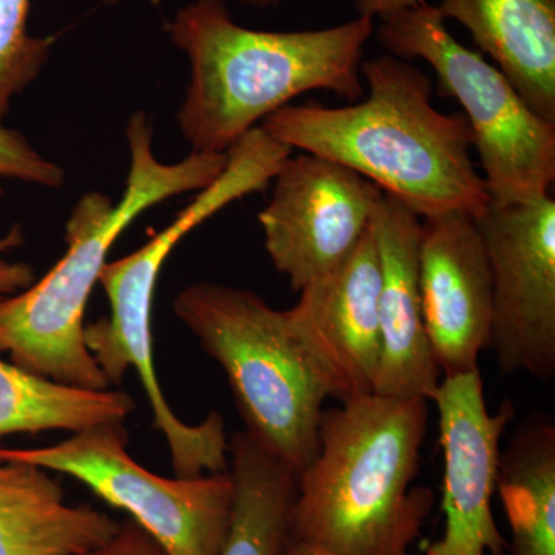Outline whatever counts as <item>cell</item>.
<instances>
[{
	"instance_id": "603a6c76",
	"label": "cell",
	"mask_w": 555,
	"mask_h": 555,
	"mask_svg": "<svg viewBox=\"0 0 555 555\" xmlns=\"http://www.w3.org/2000/svg\"><path fill=\"white\" fill-rule=\"evenodd\" d=\"M89 555H167V553L155 539H152L130 518L120 524L118 534Z\"/></svg>"
},
{
	"instance_id": "44dd1931",
	"label": "cell",
	"mask_w": 555,
	"mask_h": 555,
	"mask_svg": "<svg viewBox=\"0 0 555 555\" xmlns=\"http://www.w3.org/2000/svg\"><path fill=\"white\" fill-rule=\"evenodd\" d=\"M0 177L57 189L64 185L65 170L40 155L24 133L0 126Z\"/></svg>"
},
{
	"instance_id": "7c38bea8",
	"label": "cell",
	"mask_w": 555,
	"mask_h": 555,
	"mask_svg": "<svg viewBox=\"0 0 555 555\" xmlns=\"http://www.w3.org/2000/svg\"><path fill=\"white\" fill-rule=\"evenodd\" d=\"M379 257L374 228L326 276L302 288L288 326L328 398L374 393L379 364Z\"/></svg>"
},
{
	"instance_id": "277c9868",
	"label": "cell",
	"mask_w": 555,
	"mask_h": 555,
	"mask_svg": "<svg viewBox=\"0 0 555 555\" xmlns=\"http://www.w3.org/2000/svg\"><path fill=\"white\" fill-rule=\"evenodd\" d=\"M126 137L130 169L118 203L102 193L83 195L65 224L64 257L40 281L0 301V356L61 385L112 389L86 345V309L120 233L150 207L206 189L228 163V153L198 152L160 163L144 112L130 116Z\"/></svg>"
},
{
	"instance_id": "5b68a950",
	"label": "cell",
	"mask_w": 555,
	"mask_h": 555,
	"mask_svg": "<svg viewBox=\"0 0 555 555\" xmlns=\"http://www.w3.org/2000/svg\"><path fill=\"white\" fill-rule=\"evenodd\" d=\"M173 309L224 371L248 436L298 478L318 454L328 393L286 312L247 288L207 281L179 292Z\"/></svg>"
},
{
	"instance_id": "3957f363",
	"label": "cell",
	"mask_w": 555,
	"mask_h": 555,
	"mask_svg": "<svg viewBox=\"0 0 555 555\" xmlns=\"http://www.w3.org/2000/svg\"><path fill=\"white\" fill-rule=\"evenodd\" d=\"M429 401L377 393L323 411L320 448L297 478L288 539L338 555H411L434 495L412 488Z\"/></svg>"
},
{
	"instance_id": "2e32d148",
	"label": "cell",
	"mask_w": 555,
	"mask_h": 555,
	"mask_svg": "<svg viewBox=\"0 0 555 555\" xmlns=\"http://www.w3.org/2000/svg\"><path fill=\"white\" fill-rule=\"evenodd\" d=\"M119 521L90 505H68L50 470L0 460V555H89Z\"/></svg>"
},
{
	"instance_id": "6da1fadb",
	"label": "cell",
	"mask_w": 555,
	"mask_h": 555,
	"mask_svg": "<svg viewBox=\"0 0 555 555\" xmlns=\"http://www.w3.org/2000/svg\"><path fill=\"white\" fill-rule=\"evenodd\" d=\"M366 100L346 107L286 105L261 122L280 144L323 156L360 175L426 219L462 211L480 217L491 204L462 113L434 107L433 80L392 54L361 62Z\"/></svg>"
},
{
	"instance_id": "e0dca14e",
	"label": "cell",
	"mask_w": 555,
	"mask_h": 555,
	"mask_svg": "<svg viewBox=\"0 0 555 555\" xmlns=\"http://www.w3.org/2000/svg\"><path fill=\"white\" fill-rule=\"evenodd\" d=\"M496 489L513 532L511 555H555V425L526 418L500 452Z\"/></svg>"
},
{
	"instance_id": "8992f818",
	"label": "cell",
	"mask_w": 555,
	"mask_h": 555,
	"mask_svg": "<svg viewBox=\"0 0 555 555\" xmlns=\"http://www.w3.org/2000/svg\"><path fill=\"white\" fill-rule=\"evenodd\" d=\"M379 43L400 60H423L454 98L473 130L492 203L532 204L555 181V126L529 108L509 79L448 30L437 7L423 3L383 21Z\"/></svg>"
},
{
	"instance_id": "cb8c5ba5",
	"label": "cell",
	"mask_w": 555,
	"mask_h": 555,
	"mask_svg": "<svg viewBox=\"0 0 555 555\" xmlns=\"http://www.w3.org/2000/svg\"><path fill=\"white\" fill-rule=\"evenodd\" d=\"M356 3L358 14L369 20L387 21L403 11L416 9L426 0H349Z\"/></svg>"
},
{
	"instance_id": "9c48e42d",
	"label": "cell",
	"mask_w": 555,
	"mask_h": 555,
	"mask_svg": "<svg viewBox=\"0 0 555 555\" xmlns=\"http://www.w3.org/2000/svg\"><path fill=\"white\" fill-rule=\"evenodd\" d=\"M492 273L491 347L505 374H555V201L492 203L476 218Z\"/></svg>"
},
{
	"instance_id": "5bb4252c",
	"label": "cell",
	"mask_w": 555,
	"mask_h": 555,
	"mask_svg": "<svg viewBox=\"0 0 555 555\" xmlns=\"http://www.w3.org/2000/svg\"><path fill=\"white\" fill-rule=\"evenodd\" d=\"M379 257V364L374 393L433 401L440 386L418 281L422 218L383 193L374 222Z\"/></svg>"
},
{
	"instance_id": "9a60e30c",
	"label": "cell",
	"mask_w": 555,
	"mask_h": 555,
	"mask_svg": "<svg viewBox=\"0 0 555 555\" xmlns=\"http://www.w3.org/2000/svg\"><path fill=\"white\" fill-rule=\"evenodd\" d=\"M540 118L555 126V0H441Z\"/></svg>"
},
{
	"instance_id": "d6986e66",
	"label": "cell",
	"mask_w": 555,
	"mask_h": 555,
	"mask_svg": "<svg viewBox=\"0 0 555 555\" xmlns=\"http://www.w3.org/2000/svg\"><path fill=\"white\" fill-rule=\"evenodd\" d=\"M137 409L129 392L61 385L0 358V437L124 423Z\"/></svg>"
},
{
	"instance_id": "8fae6325",
	"label": "cell",
	"mask_w": 555,
	"mask_h": 555,
	"mask_svg": "<svg viewBox=\"0 0 555 555\" xmlns=\"http://www.w3.org/2000/svg\"><path fill=\"white\" fill-rule=\"evenodd\" d=\"M433 401L440 416L447 526L426 555H506V540L492 514V496L500 441L516 409L506 400L495 414L489 412L480 369L443 377Z\"/></svg>"
},
{
	"instance_id": "52a82bcc",
	"label": "cell",
	"mask_w": 555,
	"mask_h": 555,
	"mask_svg": "<svg viewBox=\"0 0 555 555\" xmlns=\"http://www.w3.org/2000/svg\"><path fill=\"white\" fill-rule=\"evenodd\" d=\"M124 423H105L46 448H0V460L65 474L109 506L126 511L167 555H221L232 524L230 470L166 478L129 454Z\"/></svg>"
},
{
	"instance_id": "7402d4cb",
	"label": "cell",
	"mask_w": 555,
	"mask_h": 555,
	"mask_svg": "<svg viewBox=\"0 0 555 555\" xmlns=\"http://www.w3.org/2000/svg\"><path fill=\"white\" fill-rule=\"evenodd\" d=\"M2 196L3 189L0 188V199H2ZM24 243V232H22L20 224L13 225L10 232L0 238V301L20 294L36 281V272L30 264L2 258L3 254L21 247Z\"/></svg>"
},
{
	"instance_id": "d4e9b609",
	"label": "cell",
	"mask_w": 555,
	"mask_h": 555,
	"mask_svg": "<svg viewBox=\"0 0 555 555\" xmlns=\"http://www.w3.org/2000/svg\"><path fill=\"white\" fill-rule=\"evenodd\" d=\"M281 555H338L323 547L309 545V543L298 542V540L288 539Z\"/></svg>"
},
{
	"instance_id": "ffe728a7",
	"label": "cell",
	"mask_w": 555,
	"mask_h": 555,
	"mask_svg": "<svg viewBox=\"0 0 555 555\" xmlns=\"http://www.w3.org/2000/svg\"><path fill=\"white\" fill-rule=\"evenodd\" d=\"M28 16L30 0H0V126L11 101L38 79L56 40L30 35Z\"/></svg>"
},
{
	"instance_id": "4fadbf2b",
	"label": "cell",
	"mask_w": 555,
	"mask_h": 555,
	"mask_svg": "<svg viewBox=\"0 0 555 555\" xmlns=\"http://www.w3.org/2000/svg\"><path fill=\"white\" fill-rule=\"evenodd\" d=\"M418 281L430 350L443 377L478 371L491 345L492 273L473 215L452 211L422 221Z\"/></svg>"
},
{
	"instance_id": "30bf717a",
	"label": "cell",
	"mask_w": 555,
	"mask_h": 555,
	"mask_svg": "<svg viewBox=\"0 0 555 555\" xmlns=\"http://www.w3.org/2000/svg\"><path fill=\"white\" fill-rule=\"evenodd\" d=\"M258 214L264 247L278 273L301 292L338 268L366 235L383 192L323 156H288Z\"/></svg>"
},
{
	"instance_id": "ba28073f",
	"label": "cell",
	"mask_w": 555,
	"mask_h": 555,
	"mask_svg": "<svg viewBox=\"0 0 555 555\" xmlns=\"http://www.w3.org/2000/svg\"><path fill=\"white\" fill-rule=\"evenodd\" d=\"M210 217V201L196 196L144 246L105 262L100 284L107 294L109 315L86 326V345L109 387L122 385L129 369L137 371L152 409L153 427L166 438L171 466L182 478L229 470V438L218 412H210L198 425H188L164 396L153 357V298L160 270L173 248Z\"/></svg>"
},
{
	"instance_id": "484cf974",
	"label": "cell",
	"mask_w": 555,
	"mask_h": 555,
	"mask_svg": "<svg viewBox=\"0 0 555 555\" xmlns=\"http://www.w3.org/2000/svg\"><path fill=\"white\" fill-rule=\"evenodd\" d=\"M236 2L243 3V5L251 7V9L257 10H270L276 9L281 3L286 2V0H236Z\"/></svg>"
},
{
	"instance_id": "7a4b0ae2",
	"label": "cell",
	"mask_w": 555,
	"mask_h": 555,
	"mask_svg": "<svg viewBox=\"0 0 555 555\" xmlns=\"http://www.w3.org/2000/svg\"><path fill=\"white\" fill-rule=\"evenodd\" d=\"M167 31L190 61L179 130L192 152L225 155L309 91L363 98L360 68L375 24L358 16L323 30L259 31L236 24L224 0H192Z\"/></svg>"
},
{
	"instance_id": "ac0fdd59",
	"label": "cell",
	"mask_w": 555,
	"mask_h": 555,
	"mask_svg": "<svg viewBox=\"0 0 555 555\" xmlns=\"http://www.w3.org/2000/svg\"><path fill=\"white\" fill-rule=\"evenodd\" d=\"M232 524L221 555H281L288 540L297 476L246 430L229 441Z\"/></svg>"
}]
</instances>
